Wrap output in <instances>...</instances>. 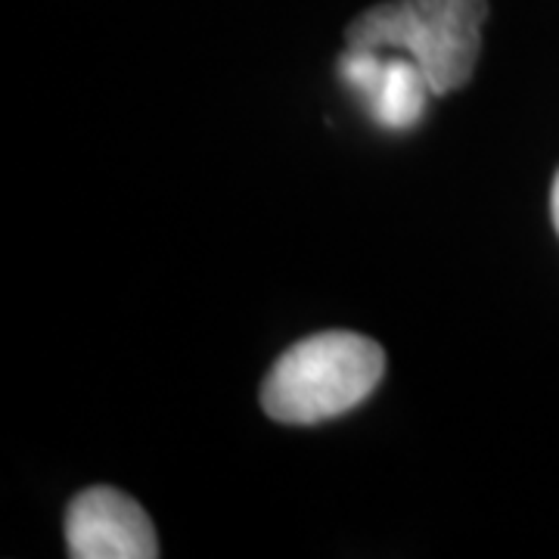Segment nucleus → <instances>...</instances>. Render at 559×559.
Returning <instances> with one entry per match:
<instances>
[{
    "instance_id": "nucleus-4",
    "label": "nucleus",
    "mask_w": 559,
    "mask_h": 559,
    "mask_svg": "<svg viewBox=\"0 0 559 559\" xmlns=\"http://www.w3.org/2000/svg\"><path fill=\"white\" fill-rule=\"evenodd\" d=\"M429 97H436V91L417 62L395 50H382L380 72L360 94V103L380 128L407 131L423 119Z\"/></svg>"
},
{
    "instance_id": "nucleus-2",
    "label": "nucleus",
    "mask_w": 559,
    "mask_h": 559,
    "mask_svg": "<svg viewBox=\"0 0 559 559\" xmlns=\"http://www.w3.org/2000/svg\"><path fill=\"white\" fill-rule=\"evenodd\" d=\"M485 20L488 0H385L348 25L345 47L411 57L441 97L473 79Z\"/></svg>"
},
{
    "instance_id": "nucleus-3",
    "label": "nucleus",
    "mask_w": 559,
    "mask_h": 559,
    "mask_svg": "<svg viewBox=\"0 0 559 559\" xmlns=\"http://www.w3.org/2000/svg\"><path fill=\"white\" fill-rule=\"evenodd\" d=\"M66 544L72 559L159 557V538L146 510L116 488H87L69 503Z\"/></svg>"
},
{
    "instance_id": "nucleus-5",
    "label": "nucleus",
    "mask_w": 559,
    "mask_h": 559,
    "mask_svg": "<svg viewBox=\"0 0 559 559\" xmlns=\"http://www.w3.org/2000/svg\"><path fill=\"white\" fill-rule=\"evenodd\" d=\"M550 212H554V224H557L559 234V171L557 178H554V190H550Z\"/></svg>"
},
{
    "instance_id": "nucleus-1",
    "label": "nucleus",
    "mask_w": 559,
    "mask_h": 559,
    "mask_svg": "<svg viewBox=\"0 0 559 559\" xmlns=\"http://www.w3.org/2000/svg\"><path fill=\"white\" fill-rule=\"evenodd\" d=\"M385 352L373 340L330 330L286 348L261 385L267 417L311 426L355 411L382 382Z\"/></svg>"
}]
</instances>
